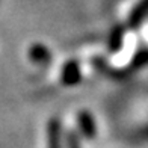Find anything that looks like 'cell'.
<instances>
[{"label": "cell", "instance_id": "6da1fadb", "mask_svg": "<svg viewBox=\"0 0 148 148\" xmlns=\"http://www.w3.org/2000/svg\"><path fill=\"white\" fill-rule=\"evenodd\" d=\"M77 119H79V127H80V132L85 138L88 139H94L97 134V125H95V121H94L92 115L86 110H82L79 112L77 115Z\"/></svg>", "mask_w": 148, "mask_h": 148}, {"label": "cell", "instance_id": "7a4b0ae2", "mask_svg": "<svg viewBox=\"0 0 148 148\" xmlns=\"http://www.w3.org/2000/svg\"><path fill=\"white\" fill-rule=\"evenodd\" d=\"M60 121L58 118H50L47 124V148H60Z\"/></svg>", "mask_w": 148, "mask_h": 148}, {"label": "cell", "instance_id": "3957f363", "mask_svg": "<svg viewBox=\"0 0 148 148\" xmlns=\"http://www.w3.org/2000/svg\"><path fill=\"white\" fill-rule=\"evenodd\" d=\"M60 80L66 86H74L80 82V68H79L77 62L70 60V62H66L64 65L62 74H60Z\"/></svg>", "mask_w": 148, "mask_h": 148}, {"label": "cell", "instance_id": "277c9868", "mask_svg": "<svg viewBox=\"0 0 148 148\" xmlns=\"http://www.w3.org/2000/svg\"><path fill=\"white\" fill-rule=\"evenodd\" d=\"M29 56L36 64H49L51 59V53L42 44H33L29 49Z\"/></svg>", "mask_w": 148, "mask_h": 148}, {"label": "cell", "instance_id": "5b68a950", "mask_svg": "<svg viewBox=\"0 0 148 148\" xmlns=\"http://www.w3.org/2000/svg\"><path fill=\"white\" fill-rule=\"evenodd\" d=\"M66 144H68V148H80V142L76 133L70 132L66 134Z\"/></svg>", "mask_w": 148, "mask_h": 148}]
</instances>
